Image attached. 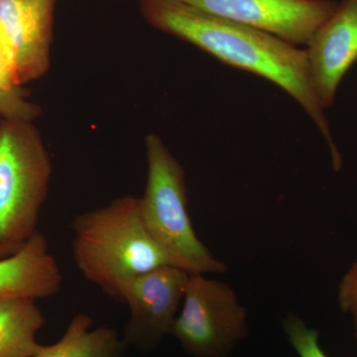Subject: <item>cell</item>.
Here are the masks:
<instances>
[{
	"label": "cell",
	"mask_w": 357,
	"mask_h": 357,
	"mask_svg": "<svg viewBox=\"0 0 357 357\" xmlns=\"http://www.w3.org/2000/svg\"><path fill=\"white\" fill-rule=\"evenodd\" d=\"M41 114V109L22 95H4L0 93V116L10 121H35Z\"/></svg>",
	"instance_id": "obj_15"
},
{
	"label": "cell",
	"mask_w": 357,
	"mask_h": 357,
	"mask_svg": "<svg viewBox=\"0 0 357 357\" xmlns=\"http://www.w3.org/2000/svg\"><path fill=\"white\" fill-rule=\"evenodd\" d=\"M284 330L300 357H328L319 344V333L307 328L305 321L296 314L283 321Z\"/></svg>",
	"instance_id": "obj_13"
},
{
	"label": "cell",
	"mask_w": 357,
	"mask_h": 357,
	"mask_svg": "<svg viewBox=\"0 0 357 357\" xmlns=\"http://www.w3.org/2000/svg\"><path fill=\"white\" fill-rule=\"evenodd\" d=\"M338 304L344 312H349L354 319L357 338V261L352 265L342 279L338 290Z\"/></svg>",
	"instance_id": "obj_16"
},
{
	"label": "cell",
	"mask_w": 357,
	"mask_h": 357,
	"mask_svg": "<svg viewBox=\"0 0 357 357\" xmlns=\"http://www.w3.org/2000/svg\"><path fill=\"white\" fill-rule=\"evenodd\" d=\"M62 285L60 266L40 232L13 255L0 258V298L46 299L58 295Z\"/></svg>",
	"instance_id": "obj_10"
},
{
	"label": "cell",
	"mask_w": 357,
	"mask_h": 357,
	"mask_svg": "<svg viewBox=\"0 0 357 357\" xmlns=\"http://www.w3.org/2000/svg\"><path fill=\"white\" fill-rule=\"evenodd\" d=\"M45 317L31 298H0V357H32L43 345L36 335Z\"/></svg>",
	"instance_id": "obj_11"
},
{
	"label": "cell",
	"mask_w": 357,
	"mask_h": 357,
	"mask_svg": "<svg viewBox=\"0 0 357 357\" xmlns=\"http://www.w3.org/2000/svg\"><path fill=\"white\" fill-rule=\"evenodd\" d=\"M147 20L225 64L271 82L292 96L328 142L335 170L342 156L312 91L306 50L262 30L215 17L173 0H143Z\"/></svg>",
	"instance_id": "obj_1"
},
{
	"label": "cell",
	"mask_w": 357,
	"mask_h": 357,
	"mask_svg": "<svg viewBox=\"0 0 357 357\" xmlns=\"http://www.w3.org/2000/svg\"><path fill=\"white\" fill-rule=\"evenodd\" d=\"M0 93L4 95L24 93L18 74L17 59L10 39L0 25Z\"/></svg>",
	"instance_id": "obj_14"
},
{
	"label": "cell",
	"mask_w": 357,
	"mask_h": 357,
	"mask_svg": "<svg viewBox=\"0 0 357 357\" xmlns=\"http://www.w3.org/2000/svg\"><path fill=\"white\" fill-rule=\"evenodd\" d=\"M89 314H76L56 344L42 347L32 357H122L126 344L107 326L93 328Z\"/></svg>",
	"instance_id": "obj_12"
},
{
	"label": "cell",
	"mask_w": 357,
	"mask_h": 357,
	"mask_svg": "<svg viewBox=\"0 0 357 357\" xmlns=\"http://www.w3.org/2000/svg\"><path fill=\"white\" fill-rule=\"evenodd\" d=\"M215 17L250 26L295 46H307L337 10L335 0H173Z\"/></svg>",
	"instance_id": "obj_6"
},
{
	"label": "cell",
	"mask_w": 357,
	"mask_h": 357,
	"mask_svg": "<svg viewBox=\"0 0 357 357\" xmlns=\"http://www.w3.org/2000/svg\"><path fill=\"white\" fill-rule=\"evenodd\" d=\"M20 248H11V246L2 245V244H0V258H4L6 257V256L13 255V253L16 252Z\"/></svg>",
	"instance_id": "obj_17"
},
{
	"label": "cell",
	"mask_w": 357,
	"mask_h": 357,
	"mask_svg": "<svg viewBox=\"0 0 357 357\" xmlns=\"http://www.w3.org/2000/svg\"><path fill=\"white\" fill-rule=\"evenodd\" d=\"M248 311L225 282L190 274L171 335L195 357H225L248 335Z\"/></svg>",
	"instance_id": "obj_5"
},
{
	"label": "cell",
	"mask_w": 357,
	"mask_h": 357,
	"mask_svg": "<svg viewBox=\"0 0 357 357\" xmlns=\"http://www.w3.org/2000/svg\"><path fill=\"white\" fill-rule=\"evenodd\" d=\"M53 166L34 121L3 119L0 128V244L20 248L38 234Z\"/></svg>",
	"instance_id": "obj_4"
},
{
	"label": "cell",
	"mask_w": 357,
	"mask_h": 357,
	"mask_svg": "<svg viewBox=\"0 0 357 357\" xmlns=\"http://www.w3.org/2000/svg\"><path fill=\"white\" fill-rule=\"evenodd\" d=\"M70 229L77 269L86 281L121 304L131 282L170 265L148 231L137 197H119L79 213Z\"/></svg>",
	"instance_id": "obj_2"
},
{
	"label": "cell",
	"mask_w": 357,
	"mask_h": 357,
	"mask_svg": "<svg viewBox=\"0 0 357 357\" xmlns=\"http://www.w3.org/2000/svg\"><path fill=\"white\" fill-rule=\"evenodd\" d=\"M189 278L185 270L165 265L131 282L123 301L129 309L124 328L126 344L149 349L171 335Z\"/></svg>",
	"instance_id": "obj_7"
},
{
	"label": "cell",
	"mask_w": 357,
	"mask_h": 357,
	"mask_svg": "<svg viewBox=\"0 0 357 357\" xmlns=\"http://www.w3.org/2000/svg\"><path fill=\"white\" fill-rule=\"evenodd\" d=\"M305 50L312 91L321 109H330L338 86L357 62V0L340 2Z\"/></svg>",
	"instance_id": "obj_8"
},
{
	"label": "cell",
	"mask_w": 357,
	"mask_h": 357,
	"mask_svg": "<svg viewBox=\"0 0 357 357\" xmlns=\"http://www.w3.org/2000/svg\"><path fill=\"white\" fill-rule=\"evenodd\" d=\"M145 150L147 181L141 211L155 243L170 265L188 273H225V263L202 243L192 227L184 168L156 134H148Z\"/></svg>",
	"instance_id": "obj_3"
},
{
	"label": "cell",
	"mask_w": 357,
	"mask_h": 357,
	"mask_svg": "<svg viewBox=\"0 0 357 357\" xmlns=\"http://www.w3.org/2000/svg\"><path fill=\"white\" fill-rule=\"evenodd\" d=\"M2 121H3V119H2L1 116H0V128H1Z\"/></svg>",
	"instance_id": "obj_18"
},
{
	"label": "cell",
	"mask_w": 357,
	"mask_h": 357,
	"mask_svg": "<svg viewBox=\"0 0 357 357\" xmlns=\"http://www.w3.org/2000/svg\"><path fill=\"white\" fill-rule=\"evenodd\" d=\"M54 0H0V25L15 49L22 86L50 67Z\"/></svg>",
	"instance_id": "obj_9"
}]
</instances>
